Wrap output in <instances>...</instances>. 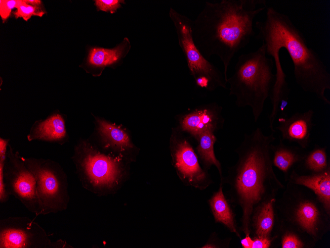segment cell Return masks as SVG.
<instances>
[{
	"label": "cell",
	"mask_w": 330,
	"mask_h": 248,
	"mask_svg": "<svg viewBox=\"0 0 330 248\" xmlns=\"http://www.w3.org/2000/svg\"><path fill=\"white\" fill-rule=\"evenodd\" d=\"M275 139L273 133L265 135L260 127L246 133L235 150L238 155L236 163L228 168L227 176L220 181L229 186L228 200L241 209L239 230L245 236L251 235L250 220L254 209L276 198L285 186L273 169L271 148Z\"/></svg>",
	"instance_id": "6da1fadb"
},
{
	"label": "cell",
	"mask_w": 330,
	"mask_h": 248,
	"mask_svg": "<svg viewBox=\"0 0 330 248\" xmlns=\"http://www.w3.org/2000/svg\"><path fill=\"white\" fill-rule=\"evenodd\" d=\"M266 8L265 0L206 1L192 21V35L196 46L206 59L212 55L220 58L226 82L232 58L254 36L253 20Z\"/></svg>",
	"instance_id": "7a4b0ae2"
},
{
	"label": "cell",
	"mask_w": 330,
	"mask_h": 248,
	"mask_svg": "<svg viewBox=\"0 0 330 248\" xmlns=\"http://www.w3.org/2000/svg\"><path fill=\"white\" fill-rule=\"evenodd\" d=\"M255 27L258 30L256 38L266 47L267 55L280 57V50H286L293 63L296 84L305 92L330 105L325 92L330 90V73L289 17L269 6L265 20L256 21Z\"/></svg>",
	"instance_id": "3957f363"
},
{
	"label": "cell",
	"mask_w": 330,
	"mask_h": 248,
	"mask_svg": "<svg viewBox=\"0 0 330 248\" xmlns=\"http://www.w3.org/2000/svg\"><path fill=\"white\" fill-rule=\"evenodd\" d=\"M273 66L274 60L267 56L262 44L256 50L239 56L234 74L226 82L230 85L229 96L236 98V105L250 107L255 122L272 93L276 79Z\"/></svg>",
	"instance_id": "277c9868"
},
{
	"label": "cell",
	"mask_w": 330,
	"mask_h": 248,
	"mask_svg": "<svg viewBox=\"0 0 330 248\" xmlns=\"http://www.w3.org/2000/svg\"><path fill=\"white\" fill-rule=\"evenodd\" d=\"M276 198L277 220L310 236L316 243L330 230V213L309 189L287 182Z\"/></svg>",
	"instance_id": "5b68a950"
},
{
	"label": "cell",
	"mask_w": 330,
	"mask_h": 248,
	"mask_svg": "<svg viewBox=\"0 0 330 248\" xmlns=\"http://www.w3.org/2000/svg\"><path fill=\"white\" fill-rule=\"evenodd\" d=\"M83 187L98 196L112 194L125 176L122 155L102 152L86 140L75 146L72 157Z\"/></svg>",
	"instance_id": "8992f818"
},
{
	"label": "cell",
	"mask_w": 330,
	"mask_h": 248,
	"mask_svg": "<svg viewBox=\"0 0 330 248\" xmlns=\"http://www.w3.org/2000/svg\"><path fill=\"white\" fill-rule=\"evenodd\" d=\"M169 15L175 27L179 45L197 87L209 92L220 87L226 89L227 83L224 75L203 55L194 42L192 35V20L172 8Z\"/></svg>",
	"instance_id": "52a82bcc"
},
{
	"label": "cell",
	"mask_w": 330,
	"mask_h": 248,
	"mask_svg": "<svg viewBox=\"0 0 330 248\" xmlns=\"http://www.w3.org/2000/svg\"><path fill=\"white\" fill-rule=\"evenodd\" d=\"M22 160L33 173L38 195L43 207L42 215L67 209L70 196L66 173L57 162L51 159L24 157Z\"/></svg>",
	"instance_id": "ba28073f"
},
{
	"label": "cell",
	"mask_w": 330,
	"mask_h": 248,
	"mask_svg": "<svg viewBox=\"0 0 330 248\" xmlns=\"http://www.w3.org/2000/svg\"><path fill=\"white\" fill-rule=\"evenodd\" d=\"M46 231L26 217L0 220V248H72L65 240H52Z\"/></svg>",
	"instance_id": "9c48e42d"
},
{
	"label": "cell",
	"mask_w": 330,
	"mask_h": 248,
	"mask_svg": "<svg viewBox=\"0 0 330 248\" xmlns=\"http://www.w3.org/2000/svg\"><path fill=\"white\" fill-rule=\"evenodd\" d=\"M4 168L6 190L30 212L42 215L43 207L38 195L34 175L26 166L18 151L14 152L10 145Z\"/></svg>",
	"instance_id": "30bf717a"
},
{
	"label": "cell",
	"mask_w": 330,
	"mask_h": 248,
	"mask_svg": "<svg viewBox=\"0 0 330 248\" xmlns=\"http://www.w3.org/2000/svg\"><path fill=\"white\" fill-rule=\"evenodd\" d=\"M169 149L172 164L184 185L202 191L213 183L208 171L201 166L190 141L178 128L172 130Z\"/></svg>",
	"instance_id": "8fae6325"
},
{
	"label": "cell",
	"mask_w": 330,
	"mask_h": 248,
	"mask_svg": "<svg viewBox=\"0 0 330 248\" xmlns=\"http://www.w3.org/2000/svg\"><path fill=\"white\" fill-rule=\"evenodd\" d=\"M223 108L216 102L199 105L179 117V129L195 140L203 132H214L223 128L225 118Z\"/></svg>",
	"instance_id": "7c38bea8"
},
{
	"label": "cell",
	"mask_w": 330,
	"mask_h": 248,
	"mask_svg": "<svg viewBox=\"0 0 330 248\" xmlns=\"http://www.w3.org/2000/svg\"><path fill=\"white\" fill-rule=\"evenodd\" d=\"M314 112L313 109L296 112L289 117L278 118V130L283 141L294 143L302 149H306L311 142V134L315 124L313 122Z\"/></svg>",
	"instance_id": "4fadbf2b"
},
{
	"label": "cell",
	"mask_w": 330,
	"mask_h": 248,
	"mask_svg": "<svg viewBox=\"0 0 330 248\" xmlns=\"http://www.w3.org/2000/svg\"><path fill=\"white\" fill-rule=\"evenodd\" d=\"M287 182L310 190L330 213V167L326 170L309 174H299L295 169L290 173Z\"/></svg>",
	"instance_id": "5bb4252c"
},
{
	"label": "cell",
	"mask_w": 330,
	"mask_h": 248,
	"mask_svg": "<svg viewBox=\"0 0 330 248\" xmlns=\"http://www.w3.org/2000/svg\"><path fill=\"white\" fill-rule=\"evenodd\" d=\"M29 141L34 140L54 142L63 145L68 140L65 120L55 113L47 119L36 122L27 136Z\"/></svg>",
	"instance_id": "9a60e30c"
},
{
	"label": "cell",
	"mask_w": 330,
	"mask_h": 248,
	"mask_svg": "<svg viewBox=\"0 0 330 248\" xmlns=\"http://www.w3.org/2000/svg\"><path fill=\"white\" fill-rule=\"evenodd\" d=\"M276 198L263 202L254 209L250 220L251 234L253 237L272 239L274 243L277 224L275 208Z\"/></svg>",
	"instance_id": "2e32d148"
},
{
	"label": "cell",
	"mask_w": 330,
	"mask_h": 248,
	"mask_svg": "<svg viewBox=\"0 0 330 248\" xmlns=\"http://www.w3.org/2000/svg\"><path fill=\"white\" fill-rule=\"evenodd\" d=\"M96 121L97 131L105 148L120 153L133 149L128 135L122 128L103 119L97 118Z\"/></svg>",
	"instance_id": "e0dca14e"
},
{
	"label": "cell",
	"mask_w": 330,
	"mask_h": 248,
	"mask_svg": "<svg viewBox=\"0 0 330 248\" xmlns=\"http://www.w3.org/2000/svg\"><path fill=\"white\" fill-rule=\"evenodd\" d=\"M222 183L220 182L218 190L208 200V203L215 223L223 224L231 233L241 239L237 225L235 215L228 199L223 192Z\"/></svg>",
	"instance_id": "ac0fdd59"
},
{
	"label": "cell",
	"mask_w": 330,
	"mask_h": 248,
	"mask_svg": "<svg viewBox=\"0 0 330 248\" xmlns=\"http://www.w3.org/2000/svg\"><path fill=\"white\" fill-rule=\"evenodd\" d=\"M271 149L273 165L283 172L287 182L291 168L301 162L305 152L298 146L285 144L281 139L277 145L272 144Z\"/></svg>",
	"instance_id": "d6986e66"
},
{
	"label": "cell",
	"mask_w": 330,
	"mask_h": 248,
	"mask_svg": "<svg viewBox=\"0 0 330 248\" xmlns=\"http://www.w3.org/2000/svg\"><path fill=\"white\" fill-rule=\"evenodd\" d=\"M196 140L198 142L196 152L203 167L208 171L212 166H215L221 181L223 178L221 164L216 158L214 150V146L217 141L214 132L210 130H206L202 133Z\"/></svg>",
	"instance_id": "ffe728a7"
},
{
	"label": "cell",
	"mask_w": 330,
	"mask_h": 248,
	"mask_svg": "<svg viewBox=\"0 0 330 248\" xmlns=\"http://www.w3.org/2000/svg\"><path fill=\"white\" fill-rule=\"evenodd\" d=\"M274 240L281 248H312L316 243L308 235L302 233L277 220Z\"/></svg>",
	"instance_id": "44dd1931"
},
{
	"label": "cell",
	"mask_w": 330,
	"mask_h": 248,
	"mask_svg": "<svg viewBox=\"0 0 330 248\" xmlns=\"http://www.w3.org/2000/svg\"><path fill=\"white\" fill-rule=\"evenodd\" d=\"M300 164L310 173H318L326 170L330 167L326 147L315 145L311 151L305 152Z\"/></svg>",
	"instance_id": "7402d4cb"
},
{
	"label": "cell",
	"mask_w": 330,
	"mask_h": 248,
	"mask_svg": "<svg viewBox=\"0 0 330 248\" xmlns=\"http://www.w3.org/2000/svg\"><path fill=\"white\" fill-rule=\"evenodd\" d=\"M126 45V43H122L113 49L93 48L89 51L88 62L90 65L97 67L112 64L122 56Z\"/></svg>",
	"instance_id": "603a6c76"
},
{
	"label": "cell",
	"mask_w": 330,
	"mask_h": 248,
	"mask_svg": "<svg viewBox=\"0 0 330 248\" xmlns=\"http://www.w3.org/2000/svg\"><path fill=\"white\" fill-rule=\"evenodd\" d=\"M16 8V11L13 13L15 18L21 17L26 21L33 15L41 17L45 13V12L41 9V7L27 4L24 0H19Z\"/></svg>",
	"instance_id": "cb8c5ba5"
},
{
	"label": "cell",
	"mask_w": 330,
	"mask_h": 248,
	"mask_svg": "<svg viewBox=\"0 0 330 248\" xmlns=\"http://www.w3.org/2000/svg\"><path fill=\"white\" fill-rule=\"evenodd\" d=\"M231 238L220 239L215 232L210 235L207 243L201 248H229Z\"/></svg>",
	"instance_id": "d4e9b609"
},
{
	"label": "cell",
	"mask_w": 330,
	"mask_h": 248,
	"mask_svg": "<svg viewBox=\"0 0 330 248\" xmlns=\"http://www.w3.org/2000/svg\"><path fill=\"white\" fill-rule=\"evenodd\" d=\"M95 5L99 10L114 12L121 7V3L124 1L119 0H96Z\"/></svg>",
	"instance_id": "484cf974"
},
{
	"label": "cell",
	"mask_w": 330,
	"mask_h": 248,
	"mask_svg": "<svg viewBox=\"0 0 330 248\" xmlns=\"http://www.w3.org/2000/svg\"><path fill=\"white\" fill-rule=\"evenodd\" d=\"M19 0H0V15L4 22L9 17L12 9L16 8Z\"/></svg>",
	"instance_id": "4316f807"
},
{
	"label": "cell",
	"mask_w": 330,
	"mask_h": 248,
	"mask_svg": "<svg viewBox=\"0 0 330 248\" xmlns=\"http://www.w3.org/2000/svg\"><path fill=\"white\" fill-rule=\"evenodd\" d=\"M4 163L0 162V202L5 203L9 199L10 195L8 193L4 182Z\"/></svg>",
	"instance_id": "83f0119b"
},
{
	"label": "cell",
	"mask_w": 330,
	"mask_h": 248,
	"mask_svg": "<svg viewBox=\"0 0 330 248\" xmlns=\"http://www.w3.org/2000/svg\"><path fill=\"white\" fill-rule=\"evenodd\" d=\"M251 248H269L273 243L272 239L253 237Z\"/></svg>",
	"instance_id": "f1b7e54d"
},
{
	"label": "cell",
	"mask_w": 330,
	"mask_h": 248,
	"mask_svg": "<svg viewBox=\"0 0 330 248\" xmlns=\"http://www.w3.org/2000/svg\"><path fill=\"white\" fill-rule=\"evenodd\" d=\"M9 140L0 138V162L5 163L7 157V146Z\"/></svg>",
	"instance_id": "f546056e"
},
{
	"label": "cell",
	"mask_w": 330,
	"mask_h": 248,
	"mask_svg": "<svg viewBox=\"0 0 330 248\" xmlns=\"http://www.w3.org/2000/svg\"><path fill=\"white\" fill-rule=\"evenodd\" d=\"M253 239L250 235H245L243 239H241L240 243L243 248H251Z\"/></svg>",
	"instance_id": "4dcf8cb0"
},
{
	"label": "cell",
	"mask_w": 330,
	"mask_h": 248,
	"mask_svg": "<svg viewBox=\"0 0 330 248\" xmlns=\"http://www.w3.org/2000/svg\"><path fill=\"white\" fill-rule=\"evenodd\" d=\"M25 2L33 6L41 7L42 5L41 1L40 0H24Z\"/></svg>",
	"instance_id": "1f68e13d"
}]
</instances>
